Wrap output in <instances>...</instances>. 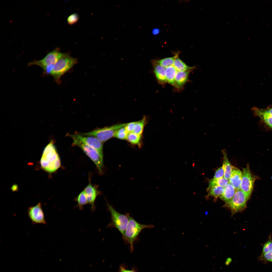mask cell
Here are the masks:
<instances>
[{"instance_id":"obj_33","label":"cell","mask_w":272,"mask_h":272,"mask_svg":"<svg viewBox=\"0 0 272 272\" xmlns=\"http://www.w3.org/2000/svg\"><path fill=\"white\" fill-rule=\"evenodd\" d=\"M160 30L159 28H155L153 29L152 31V34L154 35H157L159 34Z\"/></svg>"},{"instance_id":"obj_21","label":"cell","mask_w":272,"mask_h":272,"mask_svg":"<svg viewBox=\"0 0 272 272\" xmlns=\"http://www.w3.org/2000/svg\"><path fill=\"white\" fill-rule=\"evenodd\" d=\"M173 65L177 71H192L195 68L194 67L188 66L179 57L175 60Z\"/></svg>"},{"instance_id":"obj_24","label":"cell","mask_w":272,"mask_h":272,"mask_svg":"<svg viewBox=\"0 0 272 272\" xmlns=\"http://www.w3.org/2000/svg\"><path fill=\"white\" fill-rule=\"evenodd\" d=\"M225 187L214 186L211 187L207 190L208 192L207 196H213L216 198L219 197L223 193Z\"/></svg>"},{"instance_id":"obj_4","label":"cell","mask_w":272,"mask_h":272,"mask_svg":"<svg viewBox=\"0 0 272 272\" xmlns=\"http://www.w3.org/2000/svg\"><path fill=\"white\" fill-rule=\"evenodd\" d=\"M126 124L127 123L117 124L97 128L88 132L80 134L83 136L94 137L103 143L114 137L116 131L119 128L125 126Z\"/></svg>"},{"instance_id":"obj_26","label":"cell","mask_w":272,"mask_h":272,"mask_svg":"<svg viewBox=\"0 0 272 272\" xmlns=\"http://www.w3.org/2000/svg\"><path fill=\"white\" fill-rule=\"evenodd\" d=\"M147 120L145 117H144L140 120L137 121L135 125L133 132L137 134L142 135Z\"/></svg>"},{"instance_id":"obj_11","label":"cell","mask_w":272,"mask_h":272,"mask_svg":"<svg viewBox=\"0 0 272 272\" xmlns=\"http://www.w3.org/2000/svg\"><path fill=\"white\" fill-rule=\"evenodd\" d=\"M27 213L28 217L33 224H46L41 202L34 206L29 207Z\"/></svg>"},{"instance_id":"obj_1","label":"cell","mask_w":272,"mask_h":272,"mask_svg":"<svg viewBox=\"0 0 272 272\" xmlns=\"http://www.w3.org/2000/svg\"><path fill=\"white\" fill-rule=\"evenodd\" d=\"M40 164L41 168L49 174L54 173L60 167V158L52 141L45 148L40 159Z\"/></svg>"},{"instance_id":"obj_3","label":"cell","mask_w":272,"mask_h":272,"mask_svg":"<svg viewBox=\"0 0 272 272\" xmlns=\"http://www.w3.org/2000/svg\"><path fill=\"white\" fill-rule=\"evenodd\" d=\"M108 209L111 215V222L107 227L116 228L122 234L123 240H125V233L129 221L128 213L123 214L118 212L108 202Z\"/></svg>"},{"instance_id":"obj_22","label":"cell","mask_w":272,"mask_h":272,"mask_svg":"<svg viewBox=\"0 0 272 272\" xmlns=\"http://www.w3.org/2000/svg\"><path fill=\"white\" fill-rule=\"evenodd\" d=\"M229 183V181L224 177L218 179L213 178L209 181V186L207 190L214 186H219L225 187Z\"/></svg>"},{"instance_id":"obj_32","label":"cell","mask_w":272,"mask_h":272,"mask_svg":"<svg viewBox=\"0 0 272 272\" xmlns=\"http://www.w3.org/2000/svg\"><path fill=\"white\" fill-rule=\"evenodd\" d=\"M137 122V121L133 122L127 123L125 127L126 131L128 133L133 132L135 125Z\"/></svg>"},{"instance_id":"obj_29","label":"cell","mask_w":272,"mask_h":272,"mask_svg":"<svg viewBox=\"0 0 272 272\" xmlns=\"http://www.w3.org/2000/svg\"><path fill=\"white\" fill-rule=\"evenodd\" d=\"M79 18V16L76 13L72 14L68 17L67 19V22L69 25H73L78 21Z\"/></svg>"},{"instance_id":"obj_6","label":"cell","mask_w":272,"mask_h":272,"mask_svg":"<svg viewBox=\"0 0 272 272\" xmlns=\"http://www.w3.org/2000/svg\"><path fill=\"white\" fill-rule=\"evenodd\" d=\"M249 198L241 189L236 190L232 199L225 203L223 207L229 208L232 215L245 209L247 202Z\"/></svg>"},{"instance_id":"obj_7","label":"cell","mask_w":272,"mask_h":272,"mask_svg":"<svg viewBox=\"0 0 272 272\" xmlns=\"http://www.w3.org/2000/svg\"><path fill=\"white\" fill-rule=\"evenodd\" d=\"M77 62L76 59L65 54L54 64L50 74L57 79L70 69Z\"/></svg>"},{"instance_id":"obj_18","label":"cell","mask_w":272,"mask_h":272,"mask_svg":"<svg viewBox=\"0 0 272 272\" xmlns=\"http://www.w3.org/2000/svg\"><path fill=\"white\" fill-rule=\"evenodd\" d=\"M236 190L234 187L229 183L225 187L224 190L223 194L219 197L225 203H227L232 198Z\"/></svg>"},{"instance_id":"obj_13","label":"cell","mask_w":272,"mask_h":272,"mask_svg":"<svg viewBox=\"0 0 272 272\" xmlns=\"http://www.w3.org/2000/svg\"><path fill=\"white\" fill-rule=\"evenodd\" d=\"M89 182L84 190L86 194L88 203L91 205V209L94 211L96 209L95 202L97 196L100 194L97 185H92L89 178Z\"/></svg>"},{"instance_id":"obj_31","label":"cell","mask_w":272,"mask_h":272,"mask_svg":"<svg viewBox=\"0 0 272 272\" xmlns=\"http://www.w3.org/2000/svg\"><path fill=\"white\" fill-rule=\"evenodd\" d=\"M224 171L222 166L219 168L216 171L214 178L218 179L224 177Z\"/></svg>"},{"instance_id":"obj_28","label":"cell","mask_w":272,"mask_h":272,"mask_svg":"<svg viewBox=\"0 0 272 272\" xmlns=\"http://www.w3.org/2000/svg\"><path fill=\"white\" fill-rule=\"evenodd\" d=\"M125 126L119 129L116 132L114 137L121 140H126L128 133Z\"/></svg>"},{"instance_id":"obj_17","label":"cell","mask_w":272,"mask_h":272,"mask_svg":"<svg viewBox=\"0 0 272 272\" xmlns=\"http://www.w3.org/2000/svg\"><path fill=\"white\" fill-rule=\"evenodd\" d=\"M221 151L223 156L222 167L224 171V177L229 181L231 175L232 166L228 158L226 149H223Z\"/></svg>"},{"instance_id":"obj_5","label":"cell","mask_w":272,"mask_h":272,"mask_svg":"<svg viewBox=\"0 0 272 272\" xmlns=\"http://www.w3.org/2000/svg\"><path fill=\"white\" fill-rule=\"evenodd\" d=\"M73 146H77L81 148L86 154L92 161L96 165L99 174L103 173V158L95 149L88 145L75 139H73Z\"/></svg>"},{"instance_id":"obj_12","label":"cell","mask_w":272,"mask_h":272,"mask_svg":"<svg viewBox=\"0 0 272 272\" xmlns=\"http://www.w3.org/2000/svg\"><path fill=\"white\" fill-rule=\"evenodd\" d=\"M253 115L258 117L269 128L272 130V107L260 108L256 107L252 108Z\"/></svg>"},{"instance_id":"obj_20","label":"cell","mask_w":272,"mask_h":272,"mask_svg":"<svg viewBox=\"0 0 272 272\" xmlns=\"http://www.w3.org/2000/svg\"><path fill=\"white\" fill-rule=\"evenodd\" d=\"M179 52H177L173 57L155 60L158 63L165 68L173 65L175 60L179 57Z\"/></svg>"},{"instance_id":"obj_30","label":"cell","mask_w":272,"mask_h":272,"mask_svg":"<svg viewBox=\"0 0 272 272\" xmlns=\"http://www.w3.org/2000/svg\"><path fill=\"white\" fill-rule=\"evenodd\" d=\"M272 251V241L269 240L263 246L261 253H264Z\"/></svg>"},{"instance_id":"obj_10","label":"cell","mask_w":272,"mask_h":272,"mask_svg":"<svg viewBox=\"0 0 272 272\" xmlns=\"http://www.w3.org/2000/svg\"><path fill=\"white\" fill-rule=\"evenodd\" d=\"M243 176L240 189L249 198L252 192L255 178L252 174L249 164L245 168H243Z\"/></svg>"},{"instance_id":"obj_27","label":"cell","mask_w":272,"mask_h":272,"mask_svg":"<svg viewBox=\"0 0 272 272\" xmlns=\"http://www.w3.org/2000/svg\"><path fill=\"white\" fill-rule=\"evenodd\" d=\"M258 260L266 264L268 262H272V251L264 253H261L258 257Z\"/></svg>"},{"instance_id":"obj_15","label":"cell","mask_w":272,"mask_h":272,"mask_svg":"<svg viewBox=\"0 0 272 272\" xmlns=\"http://www.w3.org/2000/svg\"><path fill=\"white\" fill-rule=\"evenodd\" d=\"M242 176L243 173L240 170L232 166L231 172L229 182L236 190L240 189Z\"/></svg>"},{"instance_id":"obj_23","label":"cell","mask_w":272,"mask_h":272,"mask_svg":"<svg viewBox=\"0 0 272 272\" xmlns=\"http://www.w3.org/2000/svg\"><path fill=\"white\" fill-rule=\"evenodd\" d=\"M141 135L136 134L133 132L128 133L126 140L131 144L141 147Z\"/></svg>"},{"instance_id":"obj_16","label":"cell","mask_w":272,"mask_h":272,"mask_svg":"<svg viewBox=\"0 0 272 272\" xmlns=\"http://www.w3.org/2000/svg\"><path fill=\"white\" fill-rule=\"evenodd\" d=\"M153 72L158 82L162 85L166 83L165 75V68L157 63L155 60L151 61Z\"/></svg>"},{"instance_id":"obj_9","label":"cell","mask_w":272,"mask_h":272,"mask_svg":"<svg viewBox=\"0 0 272 272\" xmlns=\"http://www.w3.org/2000/svg\"><path fill=\"white\" fill-rule=\"evenodd\" d=\"M65 54L60 52L59 48H56L49 53L42 59L29 63L28 66L36 65L41 67L44 70L48 66L54 64Z\"/></svg>"},{"instance_id":"obj_2","label":"cell","mask_w":272,"mask_h":272,"mask_svg":"<svg viewBox=\"0 0 272 272\" xmlns=\"http://www.w3.org/2000/svg\"><path fill=\"white\" fill-rule=\"evenodd\" d=\"M129 221L125 233L126 243L130 245V250L132 252L133 250L134 243L137 239L140 232L144 229L151 228L154 227L152 225L141 224L136 221L128 213Z\"/></svg>"},{"instance_id":"obj_8","label":"cell","mask_w":272,"mask_h":272,"mask_svg":"<svg viewBox=\"0 0 272 272\" xmlns=\"http://www.w3.org/2000/svg\"><path fill=\"white\" fill-rule=\"evenodd\" d=\"M67 135L73 139L78 140L94 148L98 153L101 157L103 158V144L96 138L91 136H83L79 133L67 134Z\"/></svg>"},{"instance_id":"obj_14","label":"cell","mask_w":272,"mask_h":272,"mask_svg":"<svg viewBox=\"0 0 272 272\" xmlns=\"http://www.w3.org/2000/svg\"><path fill=\"white\" fill-rule=\"evenodd\" d=\"M192 70L177 71L173 86L177 89L181 90L188 79L189 75Z\"/></svg>"},{"instance_id":"obj_25","label":"cell","mask_w":272,"mask_h":272,"mask_svg":"<svg viewBox=\"0 0 272 272\" xmlns=\"http://www.w3.org/2000/svg\"><path fill=\"white\" fill-rule=\"evenodd\" d=\"M77 202V206L80 210H83V206L88 203L87 197L83 190L81 192L75 199Z\"/></svg>"},{"instance_id":"obj_19","label":"cell","mask_w":272,"mask_h":272,"mask_svg":"<svg viewBox=\"0 0 272 272\" xmlns=\"http://www.w3.org/2000/svg\"><path fill=\"white\" fill-rule=\"evenodd\" d=\"M177 72L173 65L165 68V75L166 83L173 85Z\"/></svg>"}]
</instances>
